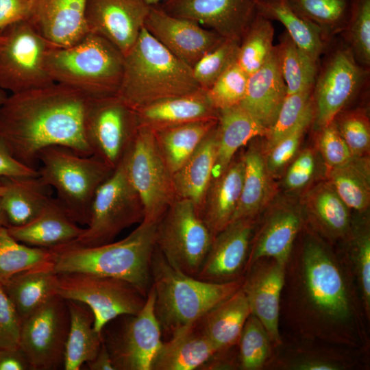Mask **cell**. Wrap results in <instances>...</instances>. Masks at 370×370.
I'll list each match as a JSON object with an SVG mask.
<instances>
[{"mask_svg":"<svg viewBox=\"0 0 370 370\" xmlns=\"http://www.w3.org/2000/svg\"><path fill=\"white\" fill-rule=\"evenodd\" d=\"M368 76L369 69L357 62L346 43L333 49L313 86L314 130L317 132L333 121L360 92Z\"/></svg>","mask_w":370,"mask_h":370,"instance_id":"cell-13","label":"cell"},{"mask_svg":"<svg viewBox=\"0 0 370 370\" xmlns=\"http://www.w3.org/2000/svg\"><path fill=\"white\" fill-rule=\"evenodd\" d=\"M288 367L296 370H338L344 369L345 365L334 360L311 356L290 362Z\"/></svg>","mask_w":370,"mask_h":370,"instance_id":"cell-58","label":"cell"},{"mask_svg":"<svg viewBox=\"0 0 370 370\" xmlns=\"http://www.w3.org/2000/svg\"><path fill=\"white\" fill-rule=\"evenodd\" d=\"M218 145L217 125L173 175L177 198L190 200L198 212L212 181Z\"/></svg>","mask_w":370,"mask_h":370,"instance_id":"cell-33","label":"cell"},{"mask_svg":"<svg viewBox=\"0 0 370 370\" xmlns=\"http://www.w3.org/2000/svg\"><path fill=\"white\" fill-rule=\"evenodd\" d=\"M217 130L218 145L212 178L227 169L241 147L255 138L265 136L268 131L241 105L219 111Z\"/></svg>","mask_w":370,"mask_h":370,"instance_id":"cell-31","label":"cell"},{"mask_svg":"<svg viewBox=\"0 0 370 370\" xmlns=\"http://www.w3.org/2000/svg\"><path fill=\"white\" fill-rule=\"evenodd\" d=\"M158 223L143 221L127 236L95 247L71 243L51 248L57 273L81 272L124 280L147 296Z\"/></svg>","mask_w":370,"mask_h":370,"instance_id":"cell-3","label":"cell"},{"mask_svg":"<svg viewBox=\"0 0 370 370\" xmlns=\"http://www.w3.org/2000/svg\"><path fill=\"white\" fill-rule=\"evenodd\" d=\"M354 258L362 294L363 304L368 316L370 309V233L369 223H360L352 230Z\"/></svg>","mask_w":370,"mask_h":370,"instance_id":"cell-53","label":"cell"},{"mask_svg":"<svg viewBox=\"0 0 370 370\" xmlns=\"http://www.w3.org/2000/svg\"><path fill=\"white\" fill-rule=\"evenodd\" d=\"M326 180L348 206L360 212L370 204L369 156H353L345 164L325 171Z\"/></svg>","mask_w":370,"mask_h":370,"instance_id":"cell-39","label":"cell"},{"mask_svg":"<svg viewBox=\"0 0 370 370\" xmlns=\"http://www.w3.org/2000/svg\"><path fill=\"white\" fill-rule=\"evenodd\" d=\"M314 119L312 100L295 125L265 153L267 169L274 179L285 171L297 155L306 130L312 125Z\"/></svg>","mask_w":370,"mask_h":370,"instance_id":"cell-44","label":"cell"},{"mask_svg":"<svg viewBox=\"0 0 370 370\" xmlns=\"http://www.w3.org/2000/svg\"><path fill=\"white\" fill-rule=\"evenodd\" d=\"M5 226V219L0 204V228Z\"/></svg>","mask_w":370,"mask_h":370,"instance_id":"cell-61","label":"cell"},{"mask_svg":"<svg viewBox=\"0 0 370 370\" xmlns=\"http://www.w3.org/2000/svg\"><path fill=\"white\" fill-rule=\"evenodd\" d=\"M200 88L193 69L169 52L143 27L135 44L124 56L117 95L136 110Z\"/></svg>","mask_w":370,"mask_h":370,"instance_id":"cell-5","label":"cell"},{"mask_svg":"<svg viewBox=\"0 0 370 370\" xmlns=\"http://www.w3.org/2000/svg\"><path fill=\"white\" fill-rule=\"evenodd\" d=\"M251 241L246 271L262 258H273L286 264L295 241L304 225L300 203L291 199L271 202Z\"/></svg>","mask_w":370,"mask_h":370,"instance_id":"cell-18","label":"cell"},{"mask_svg":"<svg viewBox=\"0 0 370 370\" xmlns=\"http://www.w3.org/2000/svg\"><path fill=\"white\" fill-rule=\"evenodd\" d=\"M334 121L353 156H369L370 121L366 110L345 109Z\"/></svg>","mask_w":370,"mask_h":370,"instance_id":"cell-49","label":"cell"},{"mask_svg":"<svg viewBox=\"0 0 370 370\" xmlns=\"http://www.w3.org/2000/svg\"><path fill=\"white\" fill-rule=\"evenodd\" d=\"M1 38H2V36H1V35L0 34V40H1Z\"/></svg>","mask_w":370,"mask_h":370,"instance_id":"cell-64","label":"cell"},{"mask_svg":"<svg viewBox=\"0 0 370 370\" xmlns=\"http://www.w3.org/2000/svg\"><path fill=\"white\" fill-rule=\"evenodd\" d=\"M89 99L55 82L12 93L0 108V134L14 158L36 169L40 152L51 146L91 156L84 129Z\"/></svg>","mask_w":370,"mask_h":370,"instance_id":"cell-1","label":"cell"},{"mask_svg":"<svg viewBox=\"0 0 370 370\" xmlns=\"http://www.w3.org/2000/svg\"><path fill=\"white\" fill-rule=\"evenodd\" d=\"M0 370H32L29 361L20 347L0 349Z\"/></svg>","mask_w":370,"mask_h":370,"instance_id":"cell-57","label":"cell"},{"mask_svg":"<svg viewBox=\"0 0 370 370\" xmlns=\"http://www.w3.org/2000/svg\"><path fill=\"white\" fill-rule=\"evenodd\" d=\"M145 3L149 5H154L159 4L166 0H143Z\"/></svg>","mask_w":370,"mask_h":370,"instance_id":"cell-62","label":"cell"},{"mask_svg":"<svg viewBox=\"0 0 370 370\" xmlns=\"http://www.w3.org/2000/svg\"><path fill=\"white\" fill-rule=\"evenodd\" d=\"M22 321L0 285V349L19 347Z\"/></svg>","mask_w":370,"mask_h":370,"instance_id":"cell-54","label":"cell"},{"mask_svg":"<svg viewBox=\"0 0 370 370\" xmlns=\"http://www.w3.org/2000/svg\"><path fill=\"white\" fill-rule=\"evenodd\" d=\"M287 95L275 46L264 64L249 75L245 97L240 104L269 130Z\"/></svg>","mask_w":370,"mask_h":370,"instance_id":"cell-26","label":"cell"},{"mask_svg":"<svg viewBox=\"0 0 370 370\" xmlns=\"http://www.w3.org/2000/svg\"><path fill=\"white\" fill-rule=\"evenodd\" d=\"M58 281L52 263L16 273L1 286L23 321L57 295Z\"/></svg>","mask_w":370,"mask_h":370,"instance_id":"cell-35","label":"cell"},{"mask_svg":"<svg viewBox=\"0 0 370 370\" xmlns=\"http://www.w3.org/2000/svg\"><path fill=\"white\" fill-rule=\"evenodd\" d=\"M286 264L262 258L246 271L242 288L251 312L262 323L273 343H282L279 332L280 297L285 284Z\"/></svg>","mask_w":370,"mask_h":370,"instance_id":"cell-22","label":"cell"},{"mask_svg":"<svg viewBox=\"0 0 370 370\" xmlns=\"http://www.w3.org/2000/svg\"><path fill=\"white\" fill-rule=\"evenodd\" d=\"M144 218L140 199L131 184L123 160L97 189L90 220L83 232L68 243L95 247L112 242L123 230Z\"/></svg>","mask_w":370,"mask_h":370,"instance_id":"cell-8","label":"cell"},{"mask_svg":"<svg viewBox=\"0 0 370 370\" xmlns=\"http://www.w3.org/2000/svg\"><path fill=\"white\" fill-rule=\"evenodd\" d=\"M38 175V169L26 166L14 158L0 134V182L5 177Z\"/></svg>","mask_w":370,"mask_h":370,"instance_id":"cell-55","label":"cell"},{"mask_svg":"<svg viewBox=\"0 0 370 370\" xmlns=\"http://www.w3.org/2000/svg\"><path fill=\"white\" fill-rule=\"evenodd\" d=\"M147 31L169 52L193 68L225 38L199 24L150 5L144 23Z\"/></svg>","mask_w":370,"mask_h":370,"instance_id":"cell-17","label":"cell"},{"mask_svg":"<svg viewBox=\"0 0 370 370\" xmlns=\"http://www.w3.org/2000/svg\"><path fill=\"white\" fill-rule=\"evenodd\" d=\"M297 263V299L307 328L324 340L351 343L356 308L349 282L316 232H306Z\"/></svg>","mask_w":370,"mask_h":370,"instance_id":"cell-2","label":"cell"},{"mask_svg":"<svg viewBox=\"0 0 370 370\" xmlns=\"http://www.w3.org/2000/svg\"><path fill=\"white\" fill-rule=\"evenodd\" d=\"M297 14L317 25L324 42L345 29L349 16L352 0H286Z\"/></svg>","mask_w":370,"mask_h":370,"instance_id":"cell-41","label":"cell"},{"mask_svg":"<svg viewBox=\"0 0 370 370\" xmlns=\"http://www.w3.org/2000/svg\"><path fill=\"white\" fill-rule=\"evenodd\" d=\"M84 129L92 155L114 169L130 147L138 125L134 110L114 95L90 98Z\"/></svg>","mask_w":370,"mask_h":370,"instance_id":"cell-14","label":"cell"},{"mask_svg":"<svg viewBox=\"0 0 370 370\" xmlns=\"http://www.w3.org/2000/svg\"><path fill=\"white\" fill-rule=\"evenodd\" d=\"M151 279L156 317L162 334L170 338L194 325L210 309L238 291L244 277L225 283L201 280L171 266L156 246Z\"/></svg>","mask_w":370,"mask_h":370,"instance_id":"cell-4","label":"cell"},{"mask_svg":"<svg viewBox=\"0 0 370 370\" xmlns=\"http://www.w3.org/2000/svg\"><path fill=\"white\" fill-rule=\"evenodd\" d=\"M45 65L55 83L69 86L89 98L117 95L124 55L104 38L89 32L77 43L50 47Z\"/></svg>","mask_w":370,"mask_h":370,"instance_id":"cell-6","label":"cell"},{"mask_svg":"<svg viewBox=\"0 0 370 370\" xmlns=\"http://www.w3.org/2000/svg\"><path fill=\"white\" fill-rule=\"evenodd\" d=\"M300 205L314 229L325 238L334 241L351 237L349 208L327 180L306 189Z\"/></svg>","mask_w":370,"mask_h":370,"instance_id":"cell-24","label":"cell"},{"mask_svg":"<svg viewBox=\"0 0 370 370\" xmlns=\"http://www.w3.org/2000/svg\"><path fill=\"white\" fill-rule=\"evenodd\" d=\"M154 301V289L151 286L141 310L128 315L119 329L106 340L103 337L116 370H151L162 342Z\"/></svg>","mask_w":370,"mask_h":370,"instance_id":"cell-16","label":"cell"},{"mask_svg":"<svg viewBox=\"0 0 370 370\" xmlns=\"http://www.w3.org/2000/svg\"><path fill=\"white\" fill-rule=\"evenodd\" d=\"M317 133V151L323 159L325 171L343 165L352 158L353 155L334 121Z\"/></svg>","mask_w":370,"mask_h":370,"instance_id":"cell-52","label":"cell"},{"mask_svg":"<svg viewBox=\"0 0 370 370\" xmlns=\"http://www.w3.org/2000/svg\"><path fill=\"white\" fill-rule=\"evenodd\" d=\"M317 151L310 147L297 153L286 168L283 186L289 193L308 189L314 181L317 171Z\"/></svg>","mask_w":370,"mask_h":370,"instance_id":"cell-51","label":"cell"},{"mask_svg":"<svg viewBox=\"0 0 370 370\" xmlns=\"http://www.w3.org/2000/svg\"><path fill=\"white\" fill-rule=\"evenodd\" d=\"M244 162L242 155L212 178L198 214L214 237L232 221L241 194Z\"/></svg>","mask_w":370,"mask_h":370,"instance_id":"cell-25","label":"cell"},{"mask_svg":"<svg viewBox=\"0 0 370 370\" xmlns=\"http://www.w3.org/2000/svg\"><path fill=\"white\" fill-rule=\"evenodd\" d=\"M8 95H6L5 91L0 88V108L2 106L3 103H4Z\"/></svg>","mask_w":370,"mask_h":370,"instance_id":"cell-60","label":"cell"},{"mask_svg":"<svg viewBox=\"0 0 370 370\" xmlns=\"http://www.w3.org/2000/svg\"><path fill=\"white\" fill-rule=\"evenodd\" d=\"M217 351L197 322L162 342L151 370L199 369Z\"/></svg>","mask_w":370,"mask_h":370,"instance_id":"cell-32","label":"cell"},{"mask_svg":"<svg viewBox=\"0 0 370 370\" xmlns=\"http://www.w3.org/2000/svg\"><path fill=\"white\" fill-rule=\"evenodd\" d=\"M248 77L237 62L234 63L206 90L212 106L219 112L240 105L245 95Z\"/></svg>","mask_w":370,"mask_h":370,"instance_id":"cell-48","label":"cell"},{"mask_svg":"<svg viewBox=\"0 0 370 370\" xmlns=\"http://www.w3.org/2000/svg\"><path fill=\"white\" fill-rule=\"evenodd\" d=\"M0 204L5 227L21 226L35 219L53 198L50 187L38 176L5 177Z\"/></svg>","mask_w":370,"mask_h":370,"instance_id":"cell-30","label":"cell"},{"mask_svg":"<svg viewBox=\"0 0 370 370\" xmlns=\"http://www.w3.org/2000/svg\"><path fill=\"white\" fill-rule=\"evenodd\" d=\"M138 127L151 130L185 123L218 119L204 89L162 99L134 110Z\"/></svg>","mask_w":370,"mask_h":370,"instance_id":"cell-28","label":"cell"},{"mask_svg":"<svg viewBox=\"0 0 370 370\" xmlns=\"http://www.w3.org/2000/svg\"><path fill=\"white\" fill-rule=\"evenodd\" d=\"M70 326L66 343L63 368L79 370L84 363L93 360L103 343L102 333L94 328V317L85 304L66 300Z\"/></svg>","mask_w":370,"mask_h":370,"instance_id":"cell-36","label":"cell"},{"mask_svg":"<svg viewBox=\"0 0 370 370\" xmlns=\"http://www.w3.org/2000/svg\"><path fill=\"white\" fill-rule=\"evenodd\" d=\"M357 62L370 66V0H352L347 24L342 32Z\"/></svg>","mask_w":370,"mask_h":370,"instance_id":"cell-46","label":"cell"},{"mask_svg":"<svg viewBox=\"0 0 370 370\" xmlns=\"http://www.w3.org/2000/svg\"><path fill=\"white\" fill-rule=\"evenodd\" d=\"M251 314L242 286L208 312L198 324L217 350L238 345L245 323Z\"/></svg>","mask_w":370,"mask_h":370,"instance_id":"cell-34","label":"cell"},{"mask_svg":"<svg viewBox=\"0 0 370 370\" xmlns=\"http://www.w3.org/2000/svg\"><path fill=\"white\" fill-rule=\"evenodd\" d=\"M158 5L171 15L239 40L256 14V0H166Z\"/></svg>","mask_w":370,"mask_h":370,"instance_id":"cell-19","label":"cell"},{"mask_svg":"<svg viewBox=\"0 0 370 370\" xmlns=\"http://www.w3.org/2000/svg\"><path fill=\"white\" fill-rule=\"evenodd\" d=\"M273 36L271 21L256 12L241 39L237 58V63L248 75L269 58L274 49Z\"/></svg>","mask_w":370,"mask_h":370,"instance_id":"cell-43","label":"cell"},{"mask_svg":"<svg viewBox=\"0 0 370 370\" xmlns=\"http://www.w3.org/2000/svg\"><path fill=\"white\" fill-rule=\"evenodd\" d=\"M239 40H224L203 56L192 68L193 76L201 88L208 90L234 63L237 62Z\"/></svg>","mask_w":370,"mask_h":370,"instance_id":"cell-47","label":"cell"},{"mask_svg":"<svg viewBox=\"0 0 370 370\" xmlns=\"http://www.w3.org/2000/svg\"><path fill=\"white\" fill-rule=\"evenodd\" d=\"M275 49L287 95L313 88L319 65L297 46L286 32L281 34Z\"/></svg>","mask_w":370,"mask_h":370,"instance_id":"cell-40","label":"cell"},{"mask_svg":"<svg viewBox=\"0 0 370 370\" xmlns=\"http://www.w3.org/2000/svg\"><path fill=\"white\" fill-rule=\"evenodd\" d=\"M70 326L66 300L55 295L22 321L19 347L32 370L63 367Z\"/></svg>","mask_w":370,"mask_h":370,"instance_id":"cell-15","label":"cell"},{"mask_svg":"<svg viewBox=\"0 0 370 370\" xmlns=\"http://www.w3.org/2000/svg\"><path fill=\"white\" fill-rule=\"evenodd\" d=\"M213 238L195 204L176 198L158 222L156 246L171 266L196 278Z\"/></svg>","mask_w":370,"mask_h":370,"instance_id":"cell-9","label":"cell"},{"mask_svg":"<svg viewBox=\"0 0 370 370\" xmlns=\"http://www.w3.org/2000/svg\"><path fill=\"white\" fill-rule=\"evenodd\" d=\"M122 160L127 177L142 202L143 221L158 223L177 196L173 174L160 152L153 132L138 127Z\"/></svg>","mask_w":370,"mask_h":370,"instance_id":"cell-10","label":"cell"},{"mask_svg":"<svg viewBox=\"0 0 370 370\" xmlns=\"http://www.w3.org/2000/svg\"><path fill=\"white\" fill-rule=\"evenodd\" d=\"M256 12L280 22L297 46L319 65L328 45L317 25L293 11L286 0H256Z\"/></svg>","mask_w":370,"mask_h":370,"instance_id":"cell-38","label":"cell"},{"mask_svg":"<svg viewBox=\"0 0 370 370\" xmlns=\"http://www.w3.org/2000/svg\"><path fill=\"white\" fill-rule=\"evenodd\" d=\"M87 0H29L27 21L51 46L65 47L84 38Z\"/></svg>","mask_w":370,"mask_h":370,"instance_id":"cell-23","label":"cell"},{"mask_svg":"<svg viewBox=\"0 0 370 370\" xmlns=\"http://www.w3.org/2000/svg\"><path fill=\"white\" fill-rule=\"evenodd\" d=\"M256 223L257 218L236 220L218 233L196 278L214 283L243 278Z\"/></svg>","mask_w":370,"mask_h":370,"instance_id":"cell-21","label":"cell"},{"mask_svg":"<svg viewBox=\"0 0 370 370\" xmlns=\"http://www.w3.org/2000/svg\"><path fill=\"white\" fill-rule=\"evenodd\" d=\"M5 190V186L1 181L0 182V197L2 196Z\"/></svg>","mask_w":370,"mask_h":370,"instance_id":"cell-63","label":"cell"},{"mask_svg":"<svg viewBox=\"0 0 370 370\" xmlns=\"http://www.w3.org/2000/svg\"><path fill=\"white\" fill-rule=\"evenodd\" d=\"M0 88L17 93L54 83L45 65L48 43L27 21L0 30Z\"/></svg>","mask_w":370,"mask_h":370,"instance_id":"cell-12","label":"cell"},{"mask_svg":"<svg viewBox=\"0 0 370 370\" xmlns=\"http://www.w3.org/2000/svg\"><path fill=\"white\" fill-rule=\"evenodd\" d=\"M10 235L27 245L51 249L75 240L84 231L73 221L56 198L30 222L6 227Z\"/></svg>","mask_w":370,"mask_h":370,"instance_id":"cell-29","label":"cell"},{"mask_svg":"<svg viewBox=\"0 0 370 370\" xmlns=\"http://www.w3.org/2000/svg\"><path fill=\"white\" fill-rule=\"evenodd\" d=\"M58 275L56 294L65 300L87 306L93 314L94 328L99 333L112 319L137 314L146 301L147 296L120 279L81 272Z\"/></svg>","mask_w":370,"mask_h":370,"instance_id":"cell-11","label":"cell"},{"mask_svg":"<svg viewBox=\"0 0 370 370\" xmlns=\"http://www.w3.org/2000/svg\"><path fill=\"white\" fill-rule=\"evenodd\" d=\"M271 339L260 321L251 314L241 332L238 345L239 367L244 370H258L271 356Z\"/></svg>","mask_w":370,"mask_h":370,"instance_id":"cell-45","label":"cell"},{"mask_svg":"<svg viewBox=\"0 0 370 370\" xmlns=\"http://www.w3.org/2000/svg\"><path fill=\"white\" fill-rule=\"evenodd\" d=\"M39 177L56 193L69 217L87 225L95 195L112 169L96 156H82L70 148L51 146L38 155Z\"/></svg>","mask_w":370,"mask_h":370,"instance_id":"cell-7","label":"cell"},{"mask_svg":"<svg viewBox=\"0 0 370 370\" xmlns=\"http://www.w3.org/2000/svg\"><path fill=\"white\" fill-rule=\"evenodd\" d=\"M258 138V137H257ZM255 138L242 154L244 176L241 194L232 221L256 219L273 201L276 188L266 164L262 143Z\"/></svg>","mask_w":370,"mask_h":370,"instance_id":"cell-27","label":"cell"},{"mask_svg":"<svg viewBox=\"0 0 370 370\" xmlns=\"http://www.w3.org/2000/svg\"><path fill=\"white\" fill-rule=\"evenodd\" d=\"M312 89L286 95L274 123L262 137L264 151L271 148L297 122L311 100Z\"/></svg>","mask_w":370,"mask_h":370,"instance_id":"cell-50","label":"cell"},{"mask_svg":"<svg viewBox=\"0 0 370 370\" xmlns=\"http://www.w3.org/2000/svg\"><path fill=\"white\" fill-rule=\"evenodd\" d=\"M29 10V0H0V30L27 20Z\"/></svg>","mask_w":370,"mask_h":370,"instance_id":"cell-56","label":"cell"},{"mask_svg":"<svg viewBox=\"0 0 370 370\" xmlns=\"http://www.w3.org/2000/svg\"><path fill=\"white\" fill-rule=\"evenodd\" d=\"M217 121L199 120L152 130L160 152L173 175L217 125Z\"/></svg>","mask_w":370,"mask_h":370,"instance_id":"cell-37","label":"cell"},{"mask_svg":"<svg viewBox=\"0 0 370 370\" xmlns=\"http://www.w3.org/2000/svg\"><path fill=\"white\" fill-rule=\"evenodd\" d=\"M87 365L90 370H116L103 340L98 354Z\"/></svg>","mask_w":370,"mask_h":370,"instance_id":"cell-59","label":"cell"},{"mask_svg":"<svg viewBox=\"0 0 370 370\" xmlns=\"http://www.w3.org/2000/svg\"><path fill=\"white\" fill-rule=\"evenodd\" d=\"M149 8L143 0H87L85 18L89 32L125 56L138 38Z\"/></svg>","mask_w":370,"mask_h":370,"instance_id":"cell-20","label":"cell"},{"mask_svg":"<svg viewBox=\"0 0 370 370\" xmlns=\"http://www.w3.org/2000/svg\"><path fill=\"white\" fill-rule=\"evenodd\" d=\"M51 249L27 245L14 239L7 227L0 228V285L21 271L53 264Z\"/></svg>","mask_w":370,"mask_h":370,"instance_id":"cell-42","label":"cell"}]
</instances>
